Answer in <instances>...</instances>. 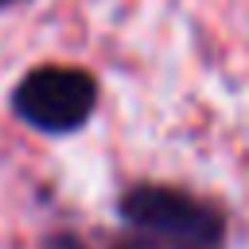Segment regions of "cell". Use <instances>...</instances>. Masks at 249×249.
Wrapping results in <instances>:
<instances>
[{
    "mask_svg": "<svg viewBox=\"0 0 249 249\" xmlns=\"http://www.w3.org/2000/svg\"><path fill=\"white\" fill-rule=\"evenodd\" d=\"M117 214L152 249H226V214L214 202L167 183L128 187Z\"/></svg>",
    "mask_w": 249,
    "mask_h": 249,
    "instance_id": "cell-1",
    "label": "cell"
},
{
    "mask_svg": "<svg viewBox=\"0 0 249 249\" xmlns=\"http://www.w3.org/2000/svg\"><path fill=\"white\" fill-rule=\"evenodd\" d=\"M8 105L27 128L70 136L97 109V78L82 66H35L16 82Z\"/></svg>",
    "mask_w": 249,
    "mask_h": 249,
    "instance_id": "cell-2",
    "label": "cell"
},
{
    "mask_svg": "<svg viewBox=\"0 0 249 249\" xmlns=\"http://www.w3.org/2000/svg\"><path fill=\"white\" fill-rule=\"evenodd\" d=\"M47 249H86L74 233H54V237H47Z\"/></svg>",
    "mask_w": 249,
    "mask_h": 249,
    "instance_id": "cell-3",
    "label": "cell"
},
{
    "mask_svg": "<svg viewBox=\"0 0 249 249\" xmlns=\"http://www.w3.org/2000/svg\"><path fill=\"white\" fill-rule=\"evenodd\" d=\"M12 4H16V0H0V8H12Z\"/></svg>",
    "mask_w": 249,
    "mask_h": 249,
    "instance_id": "cell-4",
    "label": "cell"
},
{
    "mask_svg": "<svg viewBox=\"0 0 249 249\" xmlns=\"http://www.w3.org/2000/svg\"><path fill=\"white\" fill-rule=\"evenodd\" d=\"M117 249H132V245H117Z\"/></svg>",
    "mask_w": 249,
    "mask_h": 249,
    "instance_id": "cell-5",
    "label": "cell"
}]
</instances>
